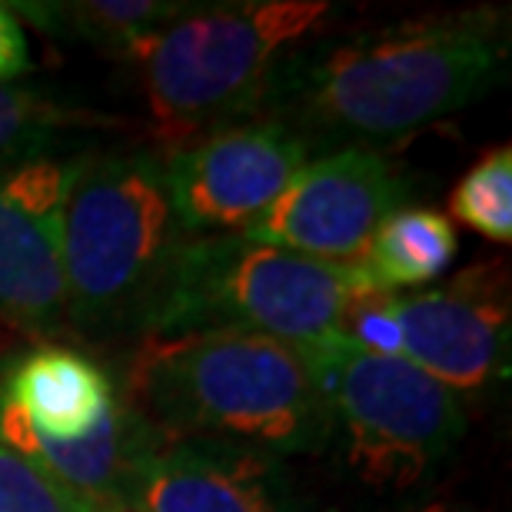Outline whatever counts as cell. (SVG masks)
<instances>
[{
	"instance_id": "8992f818",
	"label": "cell",
	"mask_w": 512,
	"mask_h": 512,
	"mask_svg": "<svg viewBox=\"0 0 512 512\" xmlns=\"http://www.w3.org/2000/svg\"><path fill=\"white\" fill-rule=\"evenodd\" d=\"M323 373L346 466L370 489L406 493L419 486L466 429L453 389L403 356L360 350L340 336L323 350Z\"/></svg>"
},
{
	"instance_id": "d6986e66",
	"label": "cell",
	"mask_w": 512,
	"mask_h": 512,
	"mask_svg": "<svg viewBox=\"0 0 512 512\" xmlns=\"http://www.w3.org/2000/svg\"><path fill=\"white\" fill-rule=\"evenodd\" d=\"M30 70V47L24 24L7 4H0V84H10Z\"/></svg>"
},
{
	"instance_id": "ffe728a7",
	"label": "cell",
	"mask_w": 512,
	"mask_h": 512,
	"mask_svg": "<svg viewBox=\"0 0 512 512\" xmlns=\"http://www.w3.org/2000/svg\"><path fill=\"white\" fill-rule=\"evenodd\" d=\"M416 512H463V509L446 506V503H433V506H423V509H416Z\"/></svg>"
},
{
	"instance_id": "5b68a950",
	"label": "cell",
	"mask_w": 512,
	"mask_h": 512,
	"mask_svg": "<svg viewBox=\"0 0 512 512\" xmlns=\"http://www.w3.org/2000/svg\"><path fill=\"white\" fill-rule=\"evenodd\" d=\"M370 293L380 290L360 263L310 260L250 237H200L180 247L143 336L237 330L320 353Z\"/></svg>"
},
{
	"instance_id": "9c48e42d",
	"label": "cell",
	"mask_w": 512,
	"mask_h": 512,
	"mask_svg": "<svg viewBox=\"0 0 512 512\" xmlns=\"http://www.w3.org/2000/svg\"><path fill=\"white\" fill-rule=\"evenodd\" d=\"M403 360L453 393H479L506 373L509 360V270L476 263L446 286L389 293Z\"/></svg>"
},
{
	"instance_id": "4fadbf2b",
	"label": "cell",
	"mask_w": 512,
	"mask_h": 512,
	"mask_svg": "<svg viewBox=\"0 0 512 512\" xmlns=\"http://www.w3.org/2000/svg\"><path fill=\"white\" fill-rule=\"evenodd\" d=\"M114 403L117 386L107 370L67 346L30 350L0 376V406L54 443L90 436Z\"/></svg>"
},
{
	"instance_id": "277c9868",
	"label": "cell",
	"mask_w": 512,
	"mask_h": 512,
	"mask_svg": "<svg viewBox=\"0 0 512 512\" xmlns=\"http://www.w3.org/2000/svg\"><path fill=\"white\" fill-rule=\"evenodd\" d=\"M190 237L173 213L163 160L147 150L74 160L60 223L70 330H143L173 260Z\"/></svg>"
},
{
	"instance_id": "ac0fdd59",
	"label": "cell",
	"mask_w": 512,
	"mask_h": 512,
	"mask_svg": "<svg viewBox=\"0 0 512 512\" xmlns=\"http://www.w3.org/2000/svg\"><path fill=\"white\" fill-rule=\"evenodd\" d=\"M0 512H87L44 469L0 443Z\"/></svg>"
},
{
	"instance_id": "7a4b0ae2",
	"label": "cell",
	"mask_w": 512,
	"mask_h": 512,
	"mask_svg": "<svg viewBox=\"0 0 512 512\" xmlns=\"http://www.w3.org/2000/svg\"><path fill=\"white\" fill-rule=\"evenodd\" d=\"M127 403L180 443L256 456L320 453L333 436L323 350L237 330L147 333L127 366Z\"/></svg>"
},
{
	"instance_id": "ba28073f",
	"label": "cell",
	"mask_w": 512,
	"mask_h": 512,
	"mask_svg": "<svg viewBox=\"0 0 512 512\" xmlns=\"http://www.w3.org/2000/svg\"><path fill=\"white\" fill-rule=\"evenodd\" d=\"M409 180L380 150H333L310 160L250 237L323 263H360L373 233L406 207Z\"/></svg>"
},
{
	"instance_id": "e0dca14e",
	"label": "cell",
	"mask_w": 512,
	"mask_h": 512,
	"mask_svg": "<svg viewBox=\"0 0 512 512\" xmlns=\"http://www.w3.org/2000/svg\"><path fill=\"white\" fill-rule=\"evenodd\" d=\"M449 213L479 237L512 243V150L496 147L479 157L449 193Z\"/></svg>"
},
{
	"instance_id": "30bf717a",
	"label": "cell",
	"mask_w": 512,
	"mask_h": 512,
	"mask_svg": "<svg viewBox=\"0 0 512 512\" xmlns=\"http://www.w3.org/2000/svg\"><path fill=\"white\" fill-rule=\"evenodd\" d=\"M74 160L37 157L0 170V323L60 333L67 283L60 223Z\"/></svg>"
},
{
	"instance_id": "7c38bea8",
	"label": "cell",
	"mask_w": 512,
	"mask_h": 512,
	"mask_svg": "<svg viewBox=\"0 0 512 512\" xmlns=\"http://www.w3.org/2000/svg\"><path fill=\"white\" fill-rule=\"evenodd\" d=\"M0 443L40 466L87 512H130V486L157 449L160 433L117 393L114 409L94 433L74 443L37 436L17 413L0 406Z\"/></svg>"
},
{
	"instance_id": "8fae6325",
	"label": "cell",
	"mask_w": 512,
	"mask_h": 512,
	"mask_svg": "<svg viewBox=\"0 0 512 512\" xmlns=\"http://www.w3.org/2000/svg\"><path fill=\"white\" fill-rule=\"evenodd\" d=\"M130 512H293L280 459L160 436L130 486Z\"/></svg>"
},
{
	"instance_id": "2e32d148",
	"label": "cell",
	"mask_w": 512,
	"mask_h": 512,
	"mask_svg": "<svg viewBox=\"0 0 512 512\" xmlns=\"http://www.w3.org/2000/svg\"><path fill=\"white\" fill-rule=\"evenodd\" d=\"M114 120L84 107H70L47 90L0 84V170L50 157L60 140L80 130H104Z\"/></svg>"
},
{
	"instance_id": "9a60e30c",
	"label": "cell",
	"mask_w": 512,
	"mask_h": 512,
	"mask_svg": "<svg viewBox=\"0 0 512 512\" xmlns=\"http://www.w3.org/2000/svg\"><path fill=\"white\" fill-rule=\"evenodd\" d=\"M459 253L456 227L429 207H399L380 223L363 253V273L380 293H399L439 280Z\"/></svg>"
},
{
	"instance_id": "5bb4252c",
	"label": "cell",
	"mask_w": 512,
	"mask_h": 512,
	"mask_svg": "<svg viewBox=\"0 0 512 512\" xmlns=\"http://www.w3.org/2000/svg\"><path fill=\"white\" fill-rule=\"evenodd\" d=\"M20 24H34L50 37L80 40L130 57L143 40L160 34L173 20L187 17L197 4L183 0H24L7 4Z\"/></svg>"
},
{
	"instance_id": "52a82bcc",
	"label": "cell",
	"mask_w": 512,
	"mask_h": 512,
	"mask_svg": "<svg viewBox=\"0 0 512 512\" xmlns=\"http://www.w3.org/2000/svg\"><path fill=\"white\" fill-rule=\"evenodd\" d=\"M310 163V147L273 120H243L163 157V173L183 233L243 237L266 217L290 180Z\"/></svg>"
},
{
	"instance_id": "6da1fadb",
	"label": "cell",
	"mask_w": 512,
	"mask_h": 512,
	"mask_svg": "<svg viewBox=\"0 0 512 512\" xmlns=\"http://www.w3.org/2000/svg\"><path fill=\"white\" fill-rule=\"evenodd\" d=\"M509 47L503 7L406 17L300 44L280 60L256 117L310 150H376L503 84Z\"/></svg>"
},
{
	"instance_id": "3957f363",
	"label": "cell",
	"mask_w": 512,
	"mask_h": 512,
	"mask_svg": "<svg viewBox=\"0 0 512 512\" xmlns=\"http://www.w3.org/2000/svg\"><path fill=\"white\" fill-rule=\"evenodd\" d=\"M336 14L326 0L197 4L127 57L163 153L260 114L280 60Z\"/></svg>"
}]
</instances>
